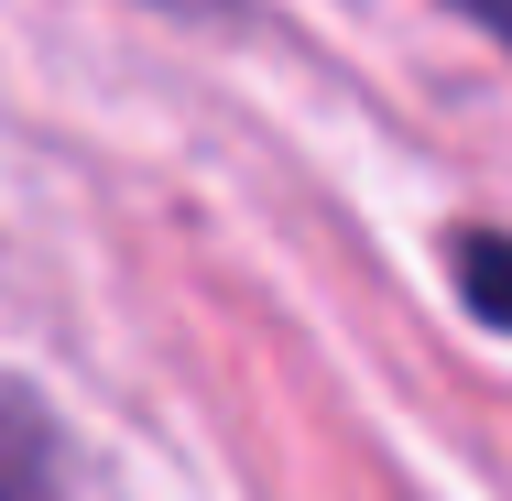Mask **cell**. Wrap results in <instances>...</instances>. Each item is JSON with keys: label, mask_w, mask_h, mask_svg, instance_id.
<instances>
[{"label": "cell", "mask_w": 512, "mask_h": 501, "mask_svg": "<svg viewBox=\"0 0 512 501\" xmlns=\"http://www.w3.org/2000/svg\"><path fill=\"white\" fill-rule=\"evenodd\" d=\"M447 273H458V305L512 338V229H458L447 240Z\"/></svg>", "instance_id": "obj_1"}, {"label": "cell", "mask_w": 512, "mask_h": 501, "mask_svg": "<svg viewBox=\"0 0 512 501\" xmlns=\"http://www.w3.org/2000/svg\"><path fill=\"white\" fill-rule=\"evenodd\" d=\"M447 11H458V22H480V33L512 55V0H447Z\"/></svg>", "instance_id": "obj_3"}, {"label": "cell", "mask_w": 512, "mask_h": 501, "mask_svg": "<svg viewBox=\"0 0 512 501\" xmlns=\"http://www.w3.org/2000/svg\"><path fill=\"white\" fill-rule=\"evenodd\" d=\"M0 501H44V469H33V447H0Z\"/></svg>", "instance_id": "obj_2"}]
</instances>
